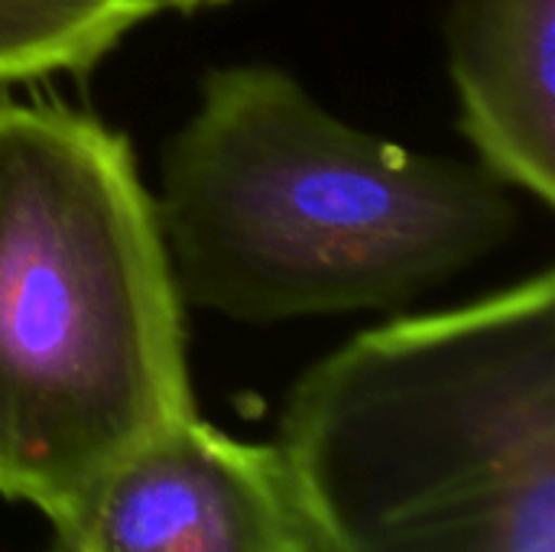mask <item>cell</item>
<instances>
[{"mask_svg":"<svg viewBox=\"0 0 555 552\" xmlns=\"http://www.w3.org/2000/svg\"><path fill=\"white\" fill-rule=\"evenodd\" d=\"M446 46L478 163L553 208L555 0H452Z\"/></svg>","mask_w":555,"mask_h":552,"instance_id":"cell-5","label":"cell"},{"mask_svg":"<svg viewBox=\"0 0 555 552\" xmlns=\"http://www.w3.org/2000/svg\"><path fill=\"white\" fill-rule=\"evenodd\" d=\"M202 7H215V3H228V0H198Z\"/></svg>","mask_w":555,"mask_h":552,"instance_id":"cell-8","label":"cell"},{"mask_svg":"<svg viewBox=\"0 0 555 552\" xmlns=\"http://www.w3.org/2000/svg\"><path fill=\"white\" fill-rule=\"evenodd\" d=\"M153 195L182 303L244 325L403 309L520 228L481 163L354 127L270 62L202 78Z\"/></svg>","mask_w":555,"mask_h":552,"instance_id":"cell-1","label":"cell"},{"mask_svg":"<svg viewBox=\"0 0 555 552\" xmlns=\"http://www.w3.org/2000/svg\"><path fill=\"white\" fill-rule=\"evenodd\" d=\"M315 552H555V277L358 332L276 442Z\"/></svg>","mask_w":555,"mask_h":552,"instance_id":"cell-3","label":"cell"},{"mask_svg":"<svg viewBox=\"0 0 555 552\" xmlns=\"http://www.w3.org/2000/svg\"><path fill=\"white\" fill-rule=\"evenodd\" d=\"M185 303L130 140L0 98V498L49 521L195 416Z\"/></svg>","mask_w":555,"mask_h":552,"instance_id":"cell-2","label":"cell"},{"mask_svg":"<svg viewBox=\"0 0 555 552\" xmlns=\"http://www.w3.org/2000/svg\"><path fill=\"white\" fill-rule=\"evenodd\" d=\"M159 3V10H195V7H202L198 0H156Z\"/></svg>","mask_w":555,"mask_h":552,"instance_id":"cell-7","label":"cell"},{"mask_svg":"<svg viewBox=\"0 0 555 552\" xmlns=\"http://www.w3.org/2000/svg\"><path fill=\"white\" fill-rule=\"evenodd\" d=\"M65 552H315L276 446L189 416L52 517Z\"/></svg>","mask_w":555,"mask_h":552,"instance_id":"cell-4","label":"cell"},{"mask_svg":"<svg viewBox=\"0 0 555 552\" xmlns=\"http://www.w3.org/2000/svg\"><path fill=\"white\" fill-rule=\"evenodd\" d=\"M156 0H0V85L91 72Z\"/></svg>","mask_w":555,"mask_h":552,"instance_id":"cell-6","label":"cell"}]
</instances>
